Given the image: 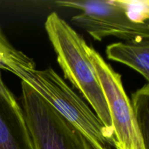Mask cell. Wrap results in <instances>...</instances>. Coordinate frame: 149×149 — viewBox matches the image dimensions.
I'll return each instance as SVG.
<instances>
[{
    "label": "cell",
    "mask_w": 149,
    "mask_h": 149,
    "mask_svg": "<svg viewBox=\"0 0 149 149\" xmlns=\"http://www.w3.org/2000/svg\"><path fill=\"white\" fill-rule=\"evenodd\" d=\"M55 4L59 7L81 10L71 20L98 42L108 36L126 42L149 38L148 22L139 23L130 19L123 0L57 1Z\"/></svg>",
    "instance_id": "cell-4"
},
{
    "label": "cell",
    "mask_w": 149,
    "mask_h": 149,
    "mask_svg": "<svg viewBox=\"0 0 149 149\" xmlns=\"http://www.w3.org/2000/svg\"><path fill=\"white\" fill-rule=\"evenodd\" d=\"M123 4L126 9L127 15L130 19L135 22L144 23L148 22L149 1H128L123 0Z\"/></svg>",
    "instance_id": "cell-10"
},
{
    "label": "cell",
    "mask_w": 149,
    "mask_h": 149,
    "mask_svg": "<svg viewBox=\"0 0 149 149\" xmlns=\"http://www.w3.org/2000/svg\"><path fill=\"white\" fill-rule=\"evenodd\" d=\"M0 72V149H35L21 106Z\"/></svg>",
    "instance_id": "cell-6"
},
{
    "label": "cell",
    "mask_w": 149,
    "mask_h": 149,
    "mask_svg": "<svg viewBox=\"0 0 149 149\" xmlns=\"http://www.w3.org/2000/svg\"><path fill=\"white\" fill-rule=\"evenodd\" d=\"M86 52L99 80L109 109L115 149H148L138 126L122 77L87 44Z\"/></svg>",
    "instance_id": "cell-5"
},
{
    "label": "cell",
    "mask_w": 149,
    "mask_h": 149,
    "mask_svg": "<svg viewBox=\"0 0 149 149\" xmlns=\"http://www.w3.org/2000/svg\"><path fill=\"white\" fill-rule=\"evenodd\" d=\"M45 28L65 79L79 91L100 122L113 133L106 97L86 52L84 39L55 12L47 16Z\"/></svg>",
    "instance_id": "cell-2"
},
{
    "label": "cell",
    "mask_w": 149,
    "mask_h": 149,
    "mask_svg": "<svg viewBox=\"0 0 149 149\" xmlns=\"http://www.w3.org/2000/svg\"><path fill=\"white\" fill-rule=\"evenodd\" d=\"M108 58L125 64L149 81V40L116 42L106 47Z\"/></svg>",
    "instance_id": "cell-7"
},
{
    "label": "cell",
    "mask_w": 149,
    "mask_h": 149,
    "mask_svg": "<svg viewBox=\"0 0 149 149\" xmlns=\"http://www.w3.org/2000/svg\"><path fill=\"white\" fill-rule=\"evenodd\" d=\"M130 102L141 135L146 145L148 147L149 85L148 83L132 93Z\"/></svg>",
    "instance_id": "cell-8"
},
{
    "label": "cell",
    "mask_w": 149,
    "mask_h": 149,
    "mask_svg": "<svg viewBox=\"0 0 149 149\" xmlns=\"http://www.w3.org/2000/svg\"><path fill=\"white\" fill-rule=\"evenodd\" d=\"M21 89V108L35 149H95L75 126L23 81Z\"/></svg>",
    "instance_id": "cell-3"
},
{
    "label": "cell",
    "mask_w": 149,
    "mask_h": 149,
    "mask_svg": "<svg viewBox=\"0 0 149 149\" xmlns=\"http://www.w3.org/2000/svg\"><path fill=\"white\" fill-rule=\"evenodd\" d=\"M29 84L42 98L75 126L95 149L114 148V135L109 130L79 95L52 68L36 70L10 61L0 63Z\"/></svg>",
    "instance_id": "cell-1"
},
{
    "label": "cell",
    "mask_w": 149,
    "mask_h": 149,
    "mask_svg": "<svg viewBox=\"0 0 149 149\" xmlns=\"http://www.w3.org/2000/svg\"><path fill=\"white\" fill-rule=\"evenodd\" d=\"M5 61H13L15 63L27 66H35L33 60L21 51L15 49L0 29V63Z\"/></svg>",
    "instance_id": "cell-9"
}]
</instances>
